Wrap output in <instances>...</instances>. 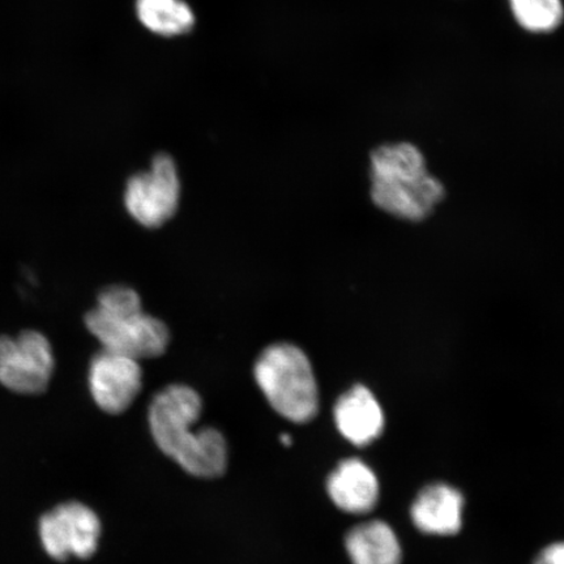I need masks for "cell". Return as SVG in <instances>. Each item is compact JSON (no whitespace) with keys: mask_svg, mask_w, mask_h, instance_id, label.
Segmentation results:
<instances>
[{"mask_svg":"<svg viewBox=\"0 0 564 564\" xmlns=\"http://www.w3.org/2000/svg\"><path fill=\"white\" fill-rule=\"evenodd\" d=\"M521 31L533 35L553 34L564 24L563 0H506Z\"/></svg>","mask_w":564,"mask_h":564,"instance_id":"obj_14","label":"cell"},{"mask_svg":"<svg viewBox=\"0 0 564 564\" xmlns=\"http://www.w3.org/2000/svg\"><path fill=\"white\" fill-rule=\"evenodd\" d=\"M370 180L376 206L401 220H425L446 195L425 154L411 141L377 147L370 154Z\"/></svg>","mask_w":564,"mask_h":564,"instance_id":"obj_2","label":"cell"},{"mask_svg":"<svg viewBox=\"0 0 564 564\" xmlns=\"http://www.w3.org/2000/svg\"><path fill=\"white\" fill-rule=\"evenodd\" d=\"M334 414L338 432L352 446H369L383 433V409L368 387L357 384L350 388L337 400Z\"/></svg>","mask_w":564,"mask_h":564,"instance_id":"obj_9","label":"cell"},{"mask_svg":"<svg viewBox=\"0 0 564 564\" xmlns=\"http://www.w3.org/2000/svg\"><path fill=\"white\" fill-rule=\"evenodd\" d=\"M464 497L454 486L434 484L414 499L411 518L422 533L453 535L463 525Z\"/></svg>","mask_w":564,"mask_h":564,"instance_id":"obj_11","label":"cell"},{"mask_svg":"<svg viewBox=\"0 0 564 564\" xmlns=\"http://www.w3.org/2000/svg\"><path fill=\"white\" fill-rule=\"evenodd\" d=\"M202 399L192 387L174 384L154 397L150 427L154 442L188 475L217 478L228 467V444L214 427L194 432L202 414Z\"/></svg>","mask_w":564,"mask_h":564,"instance_id":"obj_1","label":"cell"},{"mask_svg":"<svg viewBox=\"0 0 564 564\" xmlns=\"http://www.w3.org/2000/svg\"><path fill=\"white\" fill-rule=\"evenodd\" d=\"M89 390L96 404L109 414H121L138 398L143 371L137 359L102 349L91 359Z\"/></svg>","mask_w":564,"mask_h":564,"instance_id":"obj_8","label":"cell"},{"mask_svg":"<svg viewBox=\"0 0 564 564\" xmlns=\"http://www.w3.org/2000/svg\"><path fill=\"white\" fill-rule=\"evenodd\" d=\"M55 368L48 338L28 329L17 337L0 336V384L20 394L47 390Z\"/></svg>","mask_w":564,"mask_h":564,"instance_id":"obj_5","label":"cell"},{"mask_svg":"<svg viewBox=\"0 0 564 564\" xmlns=\"http://www.w3.org/2000/svg\"><path fill=\"white\" fill-rule=\"evenodd\" d=\"M534 564H564V542H555L542 550Z\"/></svg>","mask_w":564,"mask_h":564,"instance_id":"obj_15","label":"cell"},{"mask_svg":"<svg viewBox=\"0 0 564 564\" xmlns=\"http://www.w3.org/2000/svg\"><path fill=\"white\" fill-rule=\"evenodd\" d=\"M101 521L96 512L79 502L55 507L40 521V538L46 553L56 561L69 556L87 560L96 553Z\"/></svg>","mask_w":564,"mask_h":564,"instance_id":"obj_7","label":"cell"},{"mask_svg":"<svg viewBox=\"0 0 564 564\" xmlns=\"http://www.w3.org/2000/svg\"><path fill=\"white\" fill-rule=\"evenodd\" d=\"M181 183L174 160L166 153L153 159L150 171L131 176L127 182V210L145 228H160L178 209Z\"/></svg>","mask_w":564,"mask_h":564,"instance_id":"obj_6","label":"cell"},{"mask_svg":"<svg viewBox=\"0 0 564 564\" xmlns=\"http://www.w3.org/2000/svg\"><path fill=\"white\" fill-rule=\"evenodd\" d=\"M345 549L352 564H400L403 558L397 533L382 520L350 529Z\"/></svg>","mask_w":564,"mask_h":564,"instance_id":"obj_12","label":"cell"},{"mask_svg":"<svg viewBox=\"0 0 564 564\" xmlns=\"http://www.w3.org/2000/svg\"><path fill=\"white\" fill-rule=\"evenodd\" d=\"M327 492L338 510L351 514L368 513L378 505V477L361 458H347L329 475Z\"/></svg>","mask_w":564,"mask_h":564,"instance_id":"obj_10","label":"cell"},{"mask_svg":"<svg viewBox=\"0 0 564 564\" xmlns=\"http://www.w3.org/2000/svg\"><path fill=\"white\" fill-rule=\"evenodd\" d=\"M137 13L148 31L164 37L188 33L195 25L194 11L185 0H137Z\"/></svg>","mask_w":564,"mask_h":564,"instance_id":"obj_13","label":"cell"},{"mask_svg":"<svg viewBox=\"0 0 564 564\" xmlns=\"http://www.w3.org/2000/svg\"><path fill=\"white\" fill-rule=\"evenodd\" d=\"M86 326L102 349L140 361L164 355L171 335L164 322L143 312L139 294L123 285L105 288Z\"/></svg>","mask_w":564,"mask_h":564,"instance_id":"obj_3","label":"cell"},{"mask_svg":"<svg viewBox=\"0 0 564 564\" xmlns=\"http://www.w3.org/2000/svg\"><path fill=\"white\" fill-rule=\"evenodd\" d=\"M280 441H281V443H282V444H284V446H286V447L292 446V444H293V438H292V436H291V435H289V434H282V435L280 436Z\"/></svg>","mask_w":564,"mask_h":564,"instance_id":"obj_16","label":"cell"},{"mask_svg":"<svg viewBox=\"0 0 564 564\" xmlns=\"http://www.w3.org/2000/svg\"><path fill=\"white\" fill-rule=\"evenodd\" d=\"M253 376L268 403L282 419L294 423L315 419L319 390L305 351L293 344L271 345L258 358Z\"/></svg>","mask_w":564,"mask_h":564,"instance_id":"obj_4","label":"cell"}]
</instances>
